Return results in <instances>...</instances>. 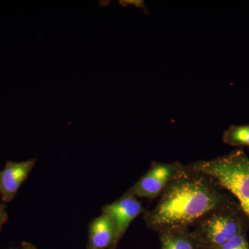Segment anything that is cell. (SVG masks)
<instances>
[{"mask_svg": "<svg viewBox=\"0 0 249 249\" xmlns=\"http://www.w3.org/2000/svg\"><path fill=\"white\" fill-rule=\"evenodd\" d=\"M229 202L212 178L185 165L183 173L167 186L155 208L145 211L143 219L149 229L157 232L189 228Z\"/></svg>", "mask_w": 249, "mask_h": 249, "instance_id": "obj_1", "label": "cell"}, {"mask_svg": "<svg viewBox=\"0 0 249 249\" xmlns=\"http://www.w3.org/2000/svg\"><path fill=\"white\" fill-rule=\"evenodd\" d=\"M191 170L207 175L233 195L249 223V158L242 148L210 160L187 165Z\"/></svg>", "mask_w": 249, "mask_h": 249, "instance_id": "obj_2", "label": "cell"}, {"mask_svg": "<svg viewBox=\"0 0 249 249\" xmlns=\"http://www.w3.org/2000/svg\"><path fill=\"white\" fill-rule=\"evenodd\" d=\"M247 222L239 205L231 201L196 223L192 235L197 249H217L246 231Z\"/></svg>", "mask_w": 249, "mask_h": 249, "instance_id": "obj_3", "label": "cell"}, {"mask_svg": "<svg viewBox=\"0 0 249 249\" xmlns=\"http://www.w3.org/2000/svg\"><path fill=\"white\" fill-rule=\"evenodd\" d=\"M185 170V165L178 161L173 163L154 161L150 169L126 193L137 197L153 199L160 196L172 181Z\"/></svg>", "mask_w": 249, "mask_h": 249, "instance_id": "obj_4", "label": "cell"}, {"mask_svg": "<svg viewBox=\"0 0 249 249\" xmlns=\"http://www.w3.org/2000/svg\"><path fill=\"white\" fill-rule=\"evenodd\" d=\"M146 210L137 196L124 193L117 200L103 206L102 213L107 214L112 220L115 228L116 245H118L131 223Z\"/></svg>", "mask_w": 249, "mask_h": 249, "instance_id": "obj_5", "label": "cell"}, {"mask_svg": "<svg viewBox=\"0 0 249 249\" xmlns=\"http://www.w3.org/2000/svg\"><path fill=\"white\" fill-rule=\"evenodd\" d=\"M36 159L25 161H8L4 170H0V196L4 203L16 197L19 188L29 177L36 165Z\"/></svg>", "mask_w": 249, "mask_h": 249, "instance_id": "obj_6", "label": "cell"}, {"mask_svg": "<svg viewBox=\"0 0 249 249\" xmlns=\"http://www.w3.org/2000/svg\"><path fill=\"white\" fill-rule=\"evenodd\" d=\"M115 228L111 218L103 213L89 226L88 249H116Z\"/></svg>", "mask_w": 249, "mask_h": 249, "instance_id": "obj_7", "label": "cell"}, {"mask_svg": "<svg viewBox=\"0 0 249 249\" xmlns=\"http://www.w3.org/2000/svg\"><path fill=\"white\" fill-rule=\"evenodd\" d=\"M157 232L160 249H197L189 228H168Z\"/></svg>", "mask_w": 249, "mask_h": 249, "instance_id": "obj_8", "label": "cell"}, {"mask_svg": "<svg viewBox=\"0 0 249 249\" xmlns=\"http://www.w3.org/2000/svg\"><path fill=\"white\" fill-rule=\"evenodd\" d=\"M222 139L225 143L237 148L249 147V124L231 125L223 134Z\"/></svg>", "mask_w": 249, "mask_h": 249, "instance_id": "obj_9", "label": "cell"}, {"mask_svg": "<svg viewBox=\"0 0 249 249\" xmlns=\"http://www.w3.org/2000/svg\"><path fill=\"white\" fill-rule=\"evenodd\" d=\"M217 249H249L246 231L241 232L231 240L228 241Z\"/></svg>", "mask_w": 249, "mask_h": 249, "instance_id": "obj_10", "label": "cell"}, {"mask_svg": "<svg viewBox=\"0 0 249 249\" xmlns=\"http://www.w3.org/2000/svg\"><path fill=\"white\" fill-rule=\"evenodd\" d=\"M8 218L9 216L6 212V205L3 203L0 204V231L2 226L7 222Z\"/></svg>", "mask_w": 249, "mask_h": 249, "instance_id": "obj_11", "label": "cell"}, {"mask_svg": "<svg viewBox=\"0 0 249 249\" xmlns=\"http://www.w3.org/2000/svg\"><path fill=\"white\" fill-rule=\"evenodd\" d=\"M22 249H36V248L30 244L24 242V243H22Z\"/></svg>", "mask_w": 249, "mask_h": 249, "instance_id": "obj_12", "label": "cell"}]
</instances>
